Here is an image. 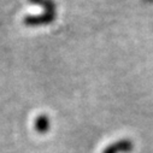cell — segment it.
Segmentation results:
<instances>
[{"instance_id":"7a4b0ae2","label":"cell","mask_w":153,"mask_h":153,"mask_svg":"<svg viewBox=\"0 0 153 153\" xmlns=\"http://www.w3.org/2000/svg\"><path fill=\"white\" fill-rule=\"evenodd\" d=\"M133 148H134L133 141L128 139H123V140H118L116 142L108 145L102 151V153H127V152L133 151Z\"/></svg>"},{"instance_id":"3957f363","label":"cell","mask_w":153,"mask_h":153,"mask_svg":"<svg viewBox=\"0 0 153 153\" xmlns=\"http://www.w3.org/2000/svg\"><path fill=\"white\" fill-rule=\"evenodd\" d=\"M50 127H51V122H50V118L46 116V114H39L36 117L35 122H34V128L37 133L40 134H45L50 130Z\"/></svg>"},{"instance_id":"6da1fadb","label":"cell","mask_w":153,"mask_h":153,"mask_svg":"<svg viewBox=\"0 0 153 153\" xmlns=\"http://www.w3.org/2000/svg\"><path fill=\"white\" fill-rule=\"evenodd\" d=\"M56 19V12H45L41 15H34L27 16L24 18V24L29 27H37V25H45L50 24Z\"/></svg>"},{"instance_id":"277c9868","label":"cell","mask_w":153,"mask_h":153,"mask_svg":"<svg viewBox=\"0 0 153 153\" xmlns=\"http://www.w3.org/2000/svg\"><path fill=\"white\" fill-rule=\"evenodd\" d=\"M30 4L39 5L45 9L46 12H56V3L53 0H29Z\"/></svg>"}]
</instances>
